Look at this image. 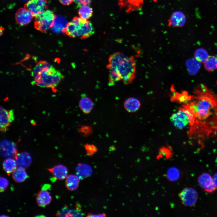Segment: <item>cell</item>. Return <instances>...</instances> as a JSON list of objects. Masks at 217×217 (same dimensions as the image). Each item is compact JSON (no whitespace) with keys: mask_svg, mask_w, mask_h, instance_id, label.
<instances>
[{"mask_svg":"<svg viewBox=\"0 0 217 217\" xmlns=\"http://www.w3.org/2000/svg\"><path fill=\"white\" fill-rule=\"evenodd\" d=\"M21 0L22 1H24V2L27 1V2L28 1H29L30 0Z\"/></svg>","mask_w":217,"mask_h":217,"instance_id":"8d00e7d4","label":"cell"},{"mask_svg":"<svg viewBox=\"0 0 217 217\" xmlns=\"http://www.w3.org/2000/svg\"><path fill=\"white\" fill-rule=\"evenodd\" d=\"M56 17L52 11L46 10L35 17L34 27L42 32H45L53 26Z\"/></svg>","mask_w":217,"mask_h":217,"instance_id":"8992f818","label":"cell"},{"mask_svg":"<svg viewBox=\"0 0 217 217\" xmlns=\"http://www.w3.org/2000/svg\"><path fill=\"white\" fill-rule=\"evenodd\" d=\"M94 32V28L90 22L79 17H75L68 23L64 33L71 37H79L83 39L92 35Z\"/></svg>","mask_w":217,"mask_h":217,"instance_id":"277c9868","label":"cell"},{"mask_svg":"<svg viewBox=\"0 0 217 217\" xmlns=\"http://www.w3.org/2000/svg\"><path fill=\"white\" fill-rule=\"evenodd\" d=\"M17 168H26L29 167L32 163V159L28 153L23 152L17 153L14 157Z\"/></svg>","mask_w":217,"mask_h":217,"instance_id":"9a60e30c","label":"cell"},{"mask_svg":"<svg viewBox=\"0 0 217 217\" xmlns=\"http://www.w3.org/2000/svg\"><path fill=\"white\" fill-rule=\"evenodd\" d=\"M17 166L15 159L11 157L8 158L4 160L3 167L5 171L8 175L16 169Z\"/></svg>","mask_w":217,"mask_h":217,"instance_id":"484cf974","label":"cell"},{"mask_svg":"<svg viewBox=\"0 0 217 217\" xmlns=\"http://www.w3.org/2000/svg\"><path fill=\"white\" fill-rule=\"evenodd\" d=\"M80 178L77 176L70 175L66 178L65 182L67 188L70 191H74L78 188L80 183Z\"/></svg>","mask_w":217,"mask_h":217,"instance_id":"603a6c76","label":"cell"},{"mask_svg":"<svg viewBox=\"0 0 217 217\" xmlns=\"http://www.w3.org/2000/svg\"><path fill=\"white\" fill-rule=\"evenodd\" d=\"M106 216V214L104 213L99 214H93L89 213L86 216L87 217H105Z\"/></svg>","mask_w":217,"mask_h":217,"instance_id":"d6a6232c","label":"cell"},{"mask_svg":"<svg viewBox=\"0 0 217 217\" xmlns=\"http://www.w3.org/2000/svg\"><path fill=\"white\" fill-rule=\"evenodd\" d=\"M79 17L85 20H88L92 16L93 10L88 5H84L80 7L78 11Z\"/></svg>","mask_w":217,"mask_h":217,"instance_id":"83f0119b","label":"cell"},{"mask_svg":"<svg viewBox=\"0 0 217 217\" xmlns=\"http://www.w3.org/2000/svg\"><path fill=\"white\" fill-rule=\"evenodd\" d=\"M68 24L64 17L61 15L56 16L54 24L51 28L55 33H64Z\"/></svg>","mask_w":217,"mask_h":217,"instance_id":"ac0fdd59","label":"cell"},{"mask_svg":"<svg viewBox=\"0 0 217 217\" xmlns=\"http://www.w3.org/2000/svg\"><path fill=\"white\" fill-rule=\"evenodd\" d=\"M1 216V217H3V216L6 217V216H6V215H2Z\"/></svg>","mask_w":217,"mask_h":217,"instance_id":"74e56055","label":"cell"},{"mask_svg":"<svg viewBox=\"0 0 217 217\" xmlns=\"http://www.w3.org/2000/svg\"><path fill=\"white\" fill-rule=\"evenodd\" d=\"M184 103V107L194 119L188 136L203 145L205 140L217 135V95L202 85Z\"/></svg>","mask_w":217,"mask_h":217,"instance_id":"6da1fadb","label":"cell"},{"mask_svg":"<svg viewBox=\"0 0 217 217\" xmlns=\"http://www.w3.org/2000/svg\"><path fill=\"white\" fill-rule=\"evenodd\" d=\"M107 68L109 72L108 85L113 86L122 80L125 84L131 83L135 78L136 62L134 57L119 52L109 57Z\"/></svg>","mask_w":217,"mask_h":217,"instance_id":"7a4b0ae2","label":"cell"},{"mask_svg":"<svg viewBox=\"0 0 217 217\" xmlns=\"http://www.w3.org/2000/svg\"><path fill=\"white\" fill-rule=\"evenodd\" d=\"M198 182L203 190L208 193H212L217 188L213 178L207 173H203L201 175L198 177Z\"/></svg>","mask_w":217,"mask_h":217,"instance_id":"8fae6325","label":"cell"},{"mask_svg":"<svg viewBox=\"0 0 217 217\" xmlns=\"http://www.w3.org/2000/svg\"><path fill=\"white\" fill-rule=\"evenodd\" d=\"M92 0H74V1L78 7L88 5L90 4Z\"/></svg>","mask_w":217,"mask_h":217,"instance_id":"1f68e13d","label":"cell"},{"mask_svg":"<svg viewBox=\"0 0 217 217\" xmlns=\"http://www.w3.org/2000/svg\"><path fill=\"white\" fill-rule=\"evenodd\" d=\"M33 17L31 13L24 8H19L15 15L17 23L22 26L28 24L32 20Z\"/></svg>","mask_w":217,"mask_h":217,"instance_id":"4fadbf2b","label":"cell"},{"mask_svg":"<svg viewBox=\"0 0 217 217\" xmlns=\"http://www.w3.org/2000/svg\"><path fill=\"white\" fill-rule=\"evenodd\" d=\"M194 57L200 63H204L209 57L207 51L203 48L197 49L194 54Z\"/></svg>","mask_w":217,"mask_h":217,"instance_id":"f1b7e54d","label":"cell"},{"mask_svg":"<svg viewBox=\"0 0 217 217\" xmlns=\"http://www.w3.org/2000/svg\"><path fill=\"white\" fill-rule=\"evenodd\" d=\"M0 112V130L5 132L14 120V112L13 110H8L2 106Z\"/></svg>","mask_w":217,"mask_h":217,"instance_id":"9c48e42d","label":"cell"},{"mask_svg":"<svg viewBox=\"0 0 217 217\" xmlns=\"http://www.w3.org/2000/svg\"><path fill=\"white\" fill-rule=\"evenodd\" d=\"M55 179L63 180L68 176V170L64 165L59 164L47 169Z\"/></svg>","mask_w":217,"mask_h":217,"instance_id":"2e32d148","label":"cell"},{"mask_svg":"<svg viewBox=\"0 0 217 217\" xmlns=\"http://www.w3.org/2000/svg\"><path fill=\"white\" fill-rule=\"evenodd\" d=\"M124 105L126 111L129 112L133 113L137 111L139 109L141 103L137 98L131 97L125 100Z\"/></svg>","mask_w":217,"mask_h":217,"instance_id":"ffe728a7","label":"cell"},{"mask_svg":"<svg viewBox=\"0 0 217 217\" xmlns=\"http://www.w3.org/2000/svg\"><path fill=\"white\" fill-rule=\"evenodd\" d=\"M179 196L184 205L192 206L194 205L196 203L198 194L197 191L193 188H186L180 193Z\"/></svg>","mask_w":217,"mask_h":217,"instance_id":"ba28073f","label":"cell"},{"mask_svg":"<svg viewBox=\"0 0 217 217\" xmlns=\"http://www.w3.org/2000/svg\"><path fill=\"white\" fill-rule=\"evenodd\" d=\"M52 200L49 193L45 188H43L37 194L36 201L38 205L40 206L44 207L49 205Z\"/></svg>","mask_w":217,"mask_h":217,"instance_id":"e0dca14e","label":"cell"},{"mask_svg":"<svg viewBox=\"0 0 217 217\" xmlns=\"http://www.w3.org/2000/svg\"><path fill=\"white\" fill-rule=\"evenodd\" d=\"M80 131L82 133L87 134L90 132V129L89 128L84 127L81 128Z\"/></svg>","mask_w":217,"mask_h":217,"instance_id":"e575fe53","label":"cell"},{"mask_svg":"<svg viewBox=\"0 0 217 217\" xmlns=\"http://www.w3.org/2000/svg\"><path fill=\"white\" fill-rule=\"evenodd\" d=\"M17 149L15 144L7 140L2 141L0 143V153L5 158L14 157L17 153Z\"/></svg>","mask_w":217,"mask_h":217,"instance_id":"7c38bea8","label":"cell"},{"mask_svg":"<svg viewBox=\"0 0 217 217\" xmlns=\"http://www.w3.org/2000/svg\"><path fill=\"white\" fill-rule=\"evenodd\" d=\"M0 189L1 192L4 191L8 185V180L5 178L1 176L0 178Z\"/></svg>","mask_w":217,"mask_h":217,"instance_id":"4dcf8cb0","label":"cell"},{"mask_svg":"<svg viewBox=\"0 0 217 217\" xmlns=\"http://www.w3.org/2000/svg\"><path fill=\"white\" fill-rule=\"evenodd\" d=\"M185 64L188 72L190 75L196 74L200 68V62L194 57L188 59Z\"/></svg>","mask_w":217,"mask_h":217,"instance_id":"7402d4cb","label":"cell"},{"mask_svg":"<svg viewBox=\"0 0 217 217\" xmlns=\"http://www.w3.org/2000/svg\"><path fill=\"white\" fill-rule=\"evenodd\" d=\"M186 21V17L184 14L180 11H176L172 14L168 20V25L170 27H179L183 26Z\"/></svg>","mask_w":217,"mask_h":217,"instance_id":"5bb4252c","label":"cell"},{"mask_svg":"<svg viewBox=\"0 0 217 217\" xmlns=\"http://www.w3.org/2000/svg\"><path fill=\"white\" fill-rule=\"evenodd\" d=\"M83 214L81 212L80 208L77 207L76 209H70L65 206L56 214V215L61 217L82 216Z\"/></svg>","mask_w":217,"mask_h":217,"instance_id":"44dd1931","label":"cell"},{"mask_svg":"<svg viewBox=\"0 0 217 217\" xmlns=\"http://www.w3.org/2000/svg\"><path fill=\"white\" fill-rule=\"evenodd\" d=\"M87 155L89 156L93 155L97 151L96 147L93 144H87L85 146Z\"/></svg>","mask_w":217,"mask_h":217,"instance_id":"f546056e","label":"cell"},{"mask_svg":"<svg viewBox=\"0 0 217 217\" xmlns=\"http://www.w3.org/2000/svg\"><path fill=\"white\" fill-rule=\"evenodd\" d=\"M170 119L174 126L180 130L187 127H188L189 129L194 123L193 115L188 109L184 107L173 113Z\"/></svg>","mask_w":217,"mask_h":217,"instance_id":"5b68a950","label":"cell"},{"mask_svg":"<svg viewBox=\"0 0 217 217\" xmlns=\"http://www.w3.org/2000/svg\"><path fill=\"white\" fill-rule=\"evenodd\" d=\"M59 1L62 4L67 5L71 3L74 0H59Z\"/></svg>","mask_w":217,"mask_h":217,"instance_id":"836d02e7","label":"cell"},{"mask_svg":"<svg viewBox=\"0 0 217 217\" xmlns=\"http://www.w3.org/2000/svg\"><path fill=\"white\" fill-rule=\"evenodd\" d=\"M144 0H118V5L121 9L125 10L127 13L141 9Z\"/></svg>","mask_w":217,"mask_h":217,"instance_id":"30bf717a","label":"cell"},{"mask_svg":"<svg viewBox=\"0 0 217 217\" xmlns=\"http://www.w3.org/2000/svg\"><path fill=\"white\" fill-rule=\"evenodd\" d=\"M204 67L208 71H212L217 69V57L214 56H209L204 63Z\"/></svg>","mask_w":217,"mask_h":217,"instance_id":"4316f807","label":"cell"},{"mask_svg":"<svg viewBox=\"0 0 217 217\" xmlns=\"http://www.w3.org/2000/svg\"><path fill=\"white\" fill-rule=\"evenodd\" d=\"M31 76L33 80L32 84L46 88L57 87L64 78L60 71L45 61H40L36 65L31 71Z\"/></svg>","mask_w":217,"mask_h":217,"instance_id":"3957f363","label":"cell"},{"mask_svg":"<svg viewBox=\"0 0 217 217\" xmlns=\"http://www.w3.org/2000/svg\"><path fill=\"white\" fill-rule=\"evenodd\" d=\"M79 106L84 113H89L92 109L93 104V102L88 97L83 96L80 100L79 103Z\"/></svg>","mask_w":217,"mask_h":217,"instance_id":"cb8c5ba5","label":"cell"},{"mask_svg":"<svg viewBox=\"0 0 217 217\" xmlns=\"http://www.w3.org/2000/svg\"><path fill=\"white\" fill-rule=\"evenodd\" d=\"M77 175L80 179H83L90 176L92 169L89 165L83 163H79L76 168Z\"/></svg>","mask_w":217,"mask_h":217,"instance_id":"d6986e66","label":"cell"},{"mask_svg":"<svg viewBox=\"0 0 217 217\" xmlns=\"http://www.w3.org/2000/svg\"><path fill=\"white\" fill-rule=\"evenodd\" d=\"M213 179L215 184L217 188V173L214 175Z\"/></svg>","mask_w":217,"mask_h":217,"instance_id":"d590c367","label":"cell"},{"mask_svg":"<svg viewBox=\"0 0 217 217\" xmlns=\"http://www.w3.org/2000/svg\"><path fill=\"white\" fill-rule=\"evenodd\" d=\"M12 178L17 183L24 181L28 177L25 168H17L12 172Z\"/></svg>","mask_w":217,"mask_h":217,"instance_id":"d4e9b609","label":"cell"},{"mask_svg":"<svg viewBox=\"0 0 217 217\" xmlns=\"http://www.w3.org/2000/svg\"><path fill=\"white\" fill-rule=\"evenodd\" d=\"M48 7L47 0H30L24 5V8L28 10L34 17L46 10Z\"/></svg>","mask_w":217,"mask_h":217,"instance_id":"52a82bcc","label":"cell"}]
</instances>
